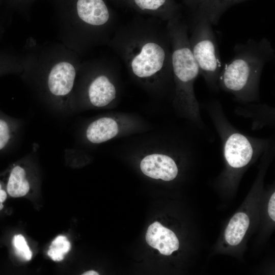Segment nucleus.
Returning a JSON list of instances; mask_svg holds the SVG:
<instances>
[{"mask_svg":"<svg viewBox=\"0 0 275 275\" xmlns=\"http://www.w3.org/2000/svg\"><path fill=\"white\" fill-rule=\"evenodd\" d=\"M13 244L16 255L22 259L29 261L31 259L32 253L28 246L24 237L21 235L14 236Z\"/></svg>","mask_w":275,"mask_h":275,"instance_id":"dca6fc26","label":"nucleus"},{"mask_svg":"<svg viewBox=\"0 0 275 275\" xmlns=\"http://www.w3.org/2000/svg\"><path fill=\"white\" fill-rule=\"evenodd\" d=\"M6 198L7 194L4 190L2 189V185L0 183V210L3 208L4 205L3 204V202L6 199Z\"/></svg>","mask_w":275,"mask_h":275,"instance_id":"6ab92c4d","label":"nucleus"},{"mask_svg":"<svg viewBox=\"0 0 275 275\" xmlns=\"http://www.w3.org/2000/svg\"><path fill=\"white\" fill-rule=\"evenodd\" d=\"M76 74L75 68L72 64L62 62L56 64L48 78V86L51 93L59 97L69 94L73 89Z\"/></svg>","mask_w":275,"mask_h":275,"instance_id":"6e6552de","label":"nucleus"},{"mask_svg":"<svg viewBox=\"0 0 275 275\" xmlns=\"http://www.w3.org/2000/svg\"><path fill=\"white\" fill-rule=\"evenodd\" d=\"M193 22L189 37L192 53L208 88L216 92L222 62L212 24L202 18L194 17Z\"/></svg>","mask_w":275,"mask_h":275,"instance_id":"20e7f679","label":"nucleus"},{"mask_svg":"<svg viewBox=\"0 0 275 275\" xmlns=\"http://www.w3.org/2000/svg\"><path fill=\"white\" fill-rule=\"evenodd\" d=\"M118 132L119 126L115 120L110 117H102L89 125L86 136L90 142L100 144L115 138Z\"/></svg>","mask_w":275,"mask_h":275,"instance_id":"9d476101","label":"nucleus"},{"mask_svg":"<svg viewBox=\"0 0 275 275\" xmlns=\"http://www.w3.org/2000/svg\"><path fill=\"white\" fill-rule=\"evenodd\" d=\"M147 243L164 255L169 256L179 246V240L171 230L155 222L150 225L146 234Z\"/></svg>","mask_w":275,"mask_h":275,"instance_id":"1a4fd4ad","label":"nucleus"},{"mask_svg":"<svg viewBox=\"0 0 275 275\" xmlns=\"http://www.w3.org/2000/svg\"><path fill=\"white\" fill-rule=\"evenodd\" d=\"M82 275H98L99 273L94 270H89L82 274Z\"/></svg>","mask_w":275,"mask_h":275,"instance_id":"aec40b11","label":"nucleus"},{"mask_svg":"<svg viewBox=\"0 0 275 275\" xmlns=\"http://www.w3.org/2000/svg\"><path fill=\"white\" fill-rule=\"evenodd\" d=\"M250 224L248 216L238 212L230 219L225 232L226 241L231 245L238 244L243 238Z\"/></svg>","mask_w":275,"mask_h":275,"instance_id":"f8f14e48","label":"nucleus"},{"mask_svg":"<svg viewBox=\"0 0 275 275\" xmlns=\"http://www.w3.org/2000/svg\"><path fill=\"white\" fill-rule=\"evenodd\" d=\"M243 1L204 0L194 10V17L205 19L212 25H216L227 9Z\"/></svg>","mask_w":275,"mask_h":275,"instance_id":"9b49d317","label":"nucleus"},{"mask_svg":"<svg viewBox=\"0 0 275 275\" xmlns=\"http://www.w3.org/2000/svg\"><path fill=\"white\" fill-rule=\"evenodd\" d=\"M107 45L140 82L154 91L174 92L167 22L139 15L118 26Z\"/></svg>","mask_w":275,"mask_h":275,"instance_id":"f257e3e1","label":"nucleus"},{"mask_svg":"<svg viewBox=\"0 0 275 275\" xmlns=\"http://www.w3.org/2000/svg\"><path fill=\"white\" fill-rule=\"evenodd\" d=\"M130 9L139 15L158 18L163 21L181 17V7L174 0H107Z\"/></svg>","mask_w":275,"mask_h":275,"instance_id":"39448f33","label":"nucleus"},{"mask_svg":"<svg viewBox=\"0 0 275 275\" xmlns=\"http://www.w3.org/2000/svg\"><path fill=\"white\" fill-rule=\"evenodd\" d=\"M167 28L172 47L174 106L181 116L205 131L194 87L200 70L190 47L188 27L181 17H177L168 21Z\"/></svg>","mask_w":275,"mask_h":275,"instance_id":"7ed1b4c3","label":"nucleus"},{"mask_svg":"<svg viewBox=\"0 0 275 275\" xmlns=\"http://www.w3.org/2000/svg\"><path fill=\"white\" fill-rule=\"evenodd\" d=\"M70 247V243L65 236H58L52 242L47 254L53 261H60L63 260L64 255Z\"/></svg>","mask_w":275,"mask_h":275,"instance_id":"2eb2a0df","label":"nucleus"},{"mask_svg":"<svg viewBox=\"0 0 275 275\" xmlns=\"http://www.w3.org/2000/svg\"><path fill=\"white\" fill-rule=\"evenodd\" d=\"M234 56L221 70L218 87L242 103L259 101V85L264 65L274 58V49L265 38L249 39L234 47Z\"/></svg>","mask_w":275,"mask_h":275,"instance_id":"f03ea898","label":"nucleus"},{"mask_svg":"<svg viewBox=\"0 0 275 275\" xmlns=\"http://www.w3.org/2000/svg\"><path fill=\"white\" fill-rule=\"evenodd\" d=\"M9 195L12 197L25 196L30 190V184L26 177L25 170L19 166L11 170L7 185Z\"/></svg>","mask_w":275,"mask_h":275,"instance_id":"ddd939ff","label":"nucleus"},{"mask_svg":"<svg viewBox=\"0 0 275 275\" xmlns=\"http://www.w3.org/2000/svg\"><path fill=\"white\" fill-rule=\"evenodd\" d=\"M91 80L87 94L91 104L97 107H104L117 97V89L109 66L103 69Z\"/></svg>","mask_w":275,"mask_h":275,"instance_id":"423d86ee","label":"nucleus"},{"mask_svg":"<svg viewBox=\"0 0 275 275\" xmlns=\"http://www.w3.org/2000/svg\"><path fill=\"white\" fill-rule=\"evenodd\" d=\"M16 132V122L0 111V152L7 151L11 147Z\"/></svg>","mask_w":275,"mask_h":275,"instance_id":"4468645a","label":"nucleus"},{"mask_svg":"<svg viewBox=\"0 0 275 275\" xmlns=\"http://www.w3.org/2000/svg\"><path fill=\"white\" fill-rule=\"evenodd\" d=\"M204 1V0H183V2L186 7L194 11Z\"/></svg>","mask_w":275,"mask_h":275,"instance_id":"a211bd4d","label":"nucleus"},{"mask_svg":"<svg viewBox=\"0 0 275 275\" xmlns=\"http://www.w3.org/2000/svg\"><path fill=\"white\" fill-rule=\"evenodd\" d=\"M268 212L270 218L275 221V193L271 196L268 203Z\"/></svg>","mask_w":275,"mask_h":275,"instance_id":"f3484780","label":"nucleus"},{"mask_svg":"<svg viewBox=\"0 0 275 275\" xmlns=\"http://www.w3.org/2000/svg\"><path fill=\"white\" fill-rule=\"evenodd\" d=\"M140 168L148 177L166 181L173 180L178 173V168L174 159L163 153L146 156L141 161Z\"/></svg>","mask_w":275,"mask_h":275,"instance_id":"0eeeda50","label":"nucleus"}]
</instances>
